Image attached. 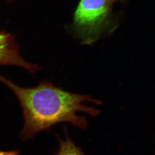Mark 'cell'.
<instances>
[{
  "label": "cell",
  "mask_w": 155,
  "mask_h": 155,
  "mask_svg": "<svg viewBox=\"0 0 155 155\" xmlns=\"http://www.w3.org/2000/svg\"><path fill=\"white\" fill-rule=\"evenodd\" d=\"M6 1H7L10 2L14 1H15V0H6Z\"/></svg>",
  "instance_id": "8992f818"
},
{
  "label": "cell",
  "mask_w": 155,
  "mask_h": 155,
  "mask_svg": "<svg viewBox=\"0 0 155 155\" xmlns=\"http://www.w3.org/2000/svg\"><path fill=\"white\" fill-rule=\"evenodd\" d=\"M59 147L55 155H85L70 139L67 131L64 139H59Z\"/></svg>",
  "instance_id": "277c9868"
},
{
  "label": "cell",
  "mask_w": 155,
  "mask_h": 155,
  "mask_svg": "<svg viewBox=\"0 0 155 155\" xmlns=\"http://www.w3.org/2000/svg\"><path fill=\"white\" fill-rule=\"evenodd\" d=\"M0 82L13 92L20 104L24 119L20 136L24 140L31 139L39 132L48 130L63 122L86 129L87 120L77 113L97 117L100 113L94 107L84 104H100V101L89 95L68 92L47 81H42L33 87H24L0 74Z\"/></svg>",
  "instance_id": "6da1fadb"
},
{
  "label": "cell",
  "mask_w": 155,
  "mask_h": 155,
  "mask_svg": "<svg viewBox=\"0 0 155 155\" xmlns=\"http://www.w3.org/2000/svg\"><path fill=\"white\" fill-rule=\"evenodd\" d=\"M110 1H111V0H110Z\"/></svg>",
  "instance_id": "52a82bcc"
},
{
  "label": "cell",
  "mask_w": 155,
  "mask_h": 155,
  "mask_svg": "<svg viewBox=\"0 0 155 155\" xmlns=\"http://www.w3.org/2000/svg\"><path fill=\"white\" fill-rule=\"evenodd\" d=\"M0 155H20V154L17 151H0Z\"/></svg>",
  "instance_id": "5b68a950"
},
{
  "label": "cell",
  "mask_w": 155,
  "mask_h": 155,
  "mask_svg": "<svg viewBox=\"0 0 155 155\" xmlns=\"http://www.w3.org/2000/svg\"><path fill=\"white\" fill-rule=\"evenodd\" d=\"M0 65L19 67L32 74L40 69L37 64L30 63L23 58L15 35L4 30H0Z\"/></svg>",
  "instance_id": "3957f363"
},
{
  "label": "cell",
  "mask_w": 155,
  "mask_h": 155,
  "mask_svg": "<svg viewBox=\"0 0 155 155\" xmlns=\"http://www.w3.org/2000/svg\"><path fill=\"white\" fill-rule=\"evenodd\" d=\"M110 0H81L74 14L76 25L84 31H94L105 21Z\"/></svg>",
  "instance_id": "7a4b0ae2"
}]
</instances>
